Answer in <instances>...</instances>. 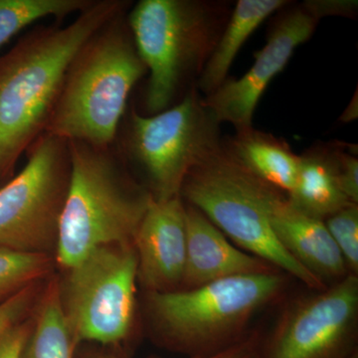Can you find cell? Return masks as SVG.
<instances>
[{
    "instance_id": "44dd1931",
    "label": "cell",
    "mask_w": 358,
    "mask_h": 358,
    "mask_svg": "<svg viewBox=\"0 0 358 358\" xmlns=\"http://www.w3.org/2000/svg\"><path fill=\"white\" fill-rule=\"evenodd\" d=\"M324 222L348 273L358 275V204L348 205Z\"/></svg>"
},
{
    "instance_id": "83f0119b",
    "label": "cell",
    "mask_w": 358,
    "mask_h": 358,
    "mask_svg": "<svg viewBox=\"0 0 358 358\" xmlns=\"http://www.w3.org/2000/svg\"><path fill=\"white\" fill-rule=\"evenodd\" d=\"M348 358H358V350H355Z\"/></svg>"
},
{
    "instance_id": "5bb4252c",
    "label": "cell",
    "mask_w": 358,
    "mask_h": 358,
    "mask_svg": "<svg viewBox=\"0 0 358 358\" xmlns=\"http://www.w3.org/2000/svg\"><path fill=\"white\" fill-rule=\"evenodd\" d=\"M268 213L275 239L308 272L326 285L350 274L324 221L294 208L279 189L271 196Z\"/></svg>"
},
{
    "instance_id": "7c38bea8",
    "label": "cell",
    "mask_w": 358,
    "mask_h": 358,
    "mask_svg": "<svg viewBox=\"0 0 358 358\" xmlns=\"http://www.w3.org/2000/svg\"><path fill=\"white\" fill-rule=\"evenodd\" d=\"M143 292L178 291L186 254L185 204L180 196L152 199L134 241Z\"/></svg>"
},
{
    "instance_id": "9c48e42d",
    "label": "cell",
    "mask_w": 358,
    "mask_h": 358,
    "mask_svg": "<svg viewBox=\"0 0 358 358\" xmlns=\"http://www.w3.org/2000/svg\"><path fill=\"white\" fill-rule=\"evenodd\" d=\"M0 186V249L55 256L71 174L69 141L44 133Z\"/></svg>"
},
{
    "instance_id": "ba28073f",
    "label": "cell",
    "mask_w": 358,
    "mask_h": 358,
    "mask_svg": "<svg viewBox=\"0 0 358 358\" xmlns=\"http://www.w3.org/2000/svg\"><path fill=\"white\" fill-rule=\"evenodd\" d=\"M61 272V308L75 345L124 348L136 329L138 260L134 245L100 247Z\"/></svg>"
},
{
    "instance_id": "30bf717a",
    "label": "cell",
    "mask_w": 358,
    "mask_h": 358,
    "mask_svg": "<svg viewBox=\"0 0 358 358\" xmlns=\"http://www.w3.org/2000/svg\"><path fill=\"white\" fill-rule=\"evenodd\" d=\"M358 275L348 274L282 310L260 358H348L357 350Z\"/></svg>"
},
{
    "instance_id": "ac0fdd59",
    "label": "cell",
    "mask_w": 358,
    "mask_h": 358,
    "mask_svg": "<svg viewBox=\"0 0 358 358\" xmlns=\"http://www.w3.org/2000/svg\"><path fill=\"white\" fill-rule=\"evenodd\" d=\"M73 341L59 296L57 274L52 275L32 315V327L21 358H75Z\"/></svg>"
},
{
    "instance_id": "e0dca14e",
    "label": "cell",
    "mask_w": 358,
    "mask_h": 358,
    "mask_svg": "<svg viewBox=\"0 0 358 358\" xmlns=\"http://www.w3.org/2000/svg\"><path fill=\"white\" fill-rule=\"evenodd\" d=\"M285 0H240L219 35L199 77V87L210 95L227 80L231 65L249 37L268 16L286 6Z\"/></svg>"
},
{
    "instance_id": "d4e9b609",
    "label": "cell",
    "mask_w": 358,
    "mask_h": 358,
    "mask_svg": "<svg viewBox=\"0 0 358 358\" xmlns=\"http://www.w3.org/2000/svg\"><path fill=\"white\" fill-rule=\"evenodd\" d=\"M264 336L258 329H251L243 338L240 339L236 343L220 350V352L212 353L206 357L196 358H260L261 350H262ZM148 358H160L150 357Z\"/></svg>"
},
{
    "instance_id": "8992f818",
    "label": "cell",
    "mask_w": 358,
    "mask_h": 358,
    "mask_svg": "<svg viewBox=\"0 0 358 358\" xmlns=\"http://www.w3.org/2000/svg\"><path fill=\"white\" fill-rule=\"evenodd\" d=\"M136 50L150 73L148 115L169 109L188 80L199 77L219 38L211 6L194 0H141L127 13Z\"/></svg>"
},
{
    "instance_id": "4316f807",
    "label": "cell",
    "mask_w": 358,
    "mask_h": 358,
    "mask_svg": "<svg viewBox=\"0 0 358 358\" xmlns=\"http://www.w3.org/2000/svg\"><path fill=\"white\" fill-rule=\"evenodd\" d=\"M75 358H129L122 346L81 345L78 346Z\"/></svg>"
},
{
    "instance_id": "9a60e30c",
    "label": "cell",
    "mask_w": 358,
    "mask_h": 358,
    "mask_svg": "<svg viewBox=\"0 0 358 358\" xmlns=\"http://www.w3.org/2000/svg\"><path fill=\"white\" fill-rule=\"evenodd\" d=\"M289 203L310 217L324 221L352 202L339 185L334 148H315L300 155Z\"/></svg>"
},
{
    "instance_id": "d6986e66",
    "label": "cell",
    "mask_w": 358,
    "mask_h": 358,
    "mask_svg": "<svg viewBox=\"0 0 358 358\" xmlns=\"http://www.w3.org/2000/svg\"><path fill=\"white\" fill-rule=\"evenodd\" d=\"M94 0H0V47L21 30L46 17L59 24L71 14L88 8Z\"/></svg>"
},
{
    "instance_id": "6da1fadb",
    "label": "cell",
    "mask_w": 358,
    "mask_h": 358,
    "mask_svg": "<svg viewBox=\"0 0 358 358\" xmlns=\"http://www.w3.org/2000/svg\"><path fill=\"white\" fill-rule=\"evenodd\" d=\"M131 6L126 0H94L70 24L37 26L0 56V179L3 182L13 178L21 155L45 133L66 72L80 47Z\"/></svg>"
},
{
    "instance_id": "2e32d148",
    "label": "cell",
    "mask_w": 358,
    "mask_h": 358,
    "mask_svg": "<svg viewBox=\"0 0 358 358\" xmlns=\"http://www.w3.org/2000/svg\"><path fill=\"white\" fill-rule=\"evenodd\" d=\"M226 152L257 178L289 193L296 181L300 155L284 140L256 131L253 127L237 131Z\"/></svg>"
},
{
    "instance_id": "277c9868",
    "label": "cell",
    "mask_w": 358,
    "mask_h": 358,
    "mask_svg": "<svg viewBox=\"0 0 358 358\" xmlns=\"http://www.w3.org/2000/svg\"><path fill=\"white\" fill-rule=\"evenodd\" d=\"M128 11L99 28L75 54L45 133L96 147L114 145L129 95L148 72Z\"/></svg>"
},
{
    "instance_id": "8fae6325",
    "label": "cell",
    "mask_w": 358,
    "mask_h": 358,
    "mask_svg": "<svg viewBox=\"0 0 358 358\" xmlns=\"http://www.w3.org/2000/svg\"><path fill=\"white\" fill-rule=\"evenodd\" d=\"M317 22L303 4L284 14L268 34L267 43L256 52L248 72L239 79L226 80L202 99L216 121L229 122L237 131L252 128L257 105L268 85L284 70L294 50L312 36Z\"/></svg>"
},
{
    "instance_id": "7a4b0ae2",
    "label": "cell",
    "mask_w": 358,
    "mask_h": 358,
    "mask_svg": "<svg viewBox=\"0 0 358 358\" xmlns=\"http://www.w3.org/2000/svg\"><path fill=\"white\" fill-rule=\"evenodd\" d=\"M69 141L71 174L55 262L67 270L94 250L133 244L152 196L115 145Z\"/></svg>"
},
{
    "instance_id": "52a82bcc",
    "label": "cell",
    "mask_w": 358,
    "mask_h": 358,
    "mask_svg": "<svg viewBox=\"0 0 358 358\" xmlns=\"http://www.w3.org/2000/svg\"><path fill=\"white\" fill-rule=\"evenodd\" d=\"M219 122L194 90L169 109L143 115L127 110L115 145L140 171L157 201L180 196L187 174L222 147Z\"/></svg>"
},
{
    "instance_id": "ffe728a7",
    "label": "cell",
    "mask_w": 358,
    "mask_h": 358,
    "mask_svg": "<svg viewBox=\"0 0 358 358\" xmlns=\"http://www.w3.org/2000/svg\"><path fill=\"white\" fill-rule=\"evenodd\" d=\"M53 256L0 249V303L55 274Z\"/></svg>"
},
{
    "instance_id": "3957f363",
    "label": "cell",
    "mask_w": 358,
    "mask_h": 358,
    "mask_svg": "<svg viewBox=\"0 0 358 358\" xmlns=\"http://www.w3.org/2000/svg\"><path fill=\"white\" fill-rule=\"evenodd\" d=\"M289 282L281 272L235 275L189 289L143 292V315L155 345L190 358L234 345L263 308L279 300Z\"/></svg>"
},
{
    "instance_id": "7402d4cb",
    "label": "cell",
    "mask_w": 358,
    "mask_h": 358,
    "mask_svg": "<svg viewBox=\"0 0 358 358\" xmlns=\"http://www.w3.org/2000/svg\"><path fill=\"white\" fill-rule=\"evenodd\" d=\"M46 282L33 284L0 303V334L31 317Z\"/></svg>"
},
{
    "instance_id": "484cf974",
    "label": "cell",
    "mask_w": 358,
    "mask_h": 358,
    "mask_svg": "<svg viewBox=\"0 0 358 358\" xmlns=\"http://www.w3.org/2000/svg\"><path fill=\"white\" fill-rule=\"evenodd\" d=\"M303 4L319 20L326 16H348L357 8V1L353 0H308Z\"/></svg>"
},
{
    "instance_id": "f1b7e54d",
    "label": "cell",
    "mask_w": 358,
    "mask_h": 358,
    "mask_svg": "<svg viewBox=\"0 0 358 358\" xmlns=\"http://www.w3.org/2000/svg\"><path fill=\"white\" fill-rule=\"evenodd\" d=\"M3 181L1 180V179H0V186H1L2 185H3Z\"/></svg>"
},
{
    "instance_id": "cb8c5ba5",
    "label": "cell",
    "mask_w": 358,
    "mask_h": 358,
    "mask_svg": "<svg viewBox=\"0 0 358 358\" xmlns=\"http://www.w3.org/2000/svg\"><path fill=\"white\" fill-rule=\"evenodd\" d=\"M31 327L32 315L0 334V358H21Z\"/></svg>"
},
{
    "instance_id": "4fadbf2b",
    "label": "cell",
    "mask_w": 358,
    "mask_h": 358,
    "mask_svg": "<svg viewBox=\"0 0 358 358\" xmlns=\"http://www.w3.org/2000/svg\"><path fill=\"white\" fill-rule=\"evenodd\" d=\"M185 225V265L179 289L197 288L235 275L279 271L262 259L238 248L206 216L187 204Z\"/></svg>"
},
{
    "instance_id": "603a6c76",
    "label": "cell",
    "mask_w": 358,
    "mask_h": 358,
    "mask_svg": "<svg viewBox=\"0 0 358 358\" xmlns=\"http://www.w3.org/2000/svg\"><path fill=\"white\" fill-rule=\"evenodd\" d=\"M339 185L352 203L358 204V159L357 155L334 148Z\"/></svg>"
},
{
    "instance_id": "5b68a950",
    "label": "cell",
    "mask_w": 358,
    "mask_h": 358,
    "mask_svg": "<svg viewBox=\"0 0 358 358\" xmlns=\"http://www.w3.org/2000/svg\"><path fill=\"white\" fill-rule=\"evenodd\" d=\"M275 189L247 171L221 147L190 171L180 197L238 248L296 278L308 289L322 291L327 285L287 253L271 229L268 201Z\"/></svg>"
}]
</instances>
